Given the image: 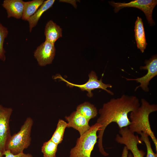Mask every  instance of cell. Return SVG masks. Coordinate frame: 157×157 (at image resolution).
Returning a JSON list of instances; mask_svg holds the SVG:
<instances>
[{
  "mask_svg": "<svg viewBox=\"0 0 157 157\" xmlns=\"http://www.w3.org/2000/svg\"><path fill=\"white\" fill-rule=\"evenodd\" d=\"M140 105L136 96L124 94L120 97L111 99L99 109L100 116L97 122L101 127L98 131V145L102 155L107 156L109 155L104 150L102 143L104 133L106 127L112 122L117 123L119 129L129 126L131 123L128 117L129 113L136 110Z\"/></svg>",
  "mask_w": 157,
  "mask_h": 157,
  "instance_id": "obj_1",
  "label": "cell"
},
{
  "mask_svg": "<svg viewBox=\"0 0 157 157\" xmlns=\"http://www.w3.org/2000/svg\"><path fill=\"white\" fill-rule=\"evenodd\" d=\"M141 104L135 110L131 112L130 124L128 126L132 133L140 135L142 132L147 133L153 141L157 151V140L152 131L149 120L150 114L157 110V104H150L144 99L141 100Z\"/></svg>",
  "mask_w": 157,
  "mask_h": 157,
  "instance_id": "obj_2",
  "label": "cell"
},
{
  "mask_svg": "<svg viewBox=\"0 0 157 157\" xmlns=\"http://www.w3.org/2000/svg\"><path fill=\"white\" fill-rule=\"evenodd\" d=\"M101 127L97 122L80 136L76 140V145L70 151L69 157H91V152L97 142V132Z\"/></svg>",
  "mask_w": 157,
  "mask_h": 157,
  "instance_id": "obj_3",
  "label": "cell"
},
{
  "mask_svg": "<svg viewBox=\"0 0 157 157\" xmlns=\"http://www.w3.org/2000/svg\"><path fill=\"white\" fill-rule=\"evenodd\" d=\"M33 123L31 118H26L19 131L11 136L6 145V150L17 154L23 152L24 149L27 148L31 144V132Z\"/></svg>",
  "mask_w": 157,
  "mask_h": 157,
  "instance_id": "obj_4",
  "label": "cell"
},
{
  "mask_svg": "<svg viewBox=\"0 0 157 157\" xmlns=\"http://www.w3.org/2000/svg\"><path fill=\"white\" fill-rule=\"evenodd\" d=\"M89 79L85 83L83 84H74L68 81L63 78L60 75L57 74L55 76L54 78H58L66 83L67 86L70 88L77 87L82 91H86L87 92V96L90 98L92 97L93 94L92 91L95 89H101L106 91L111 95H113L114 93L107 89L108 88H112V86L110 84H105L102 81L101 78L98 79L96 73L94 71H92L88 74Z\"/></svg>",
  "mask_w": 157,
  "mask_h": 157,
  "instance_id": "obj_5",
  "label": "cell"
},
{
  "mask_svg": "<svg viewBox=\"0 0 157 157\" xmlns=\"http://www.w3.org/2000/svg\"><path fill=\"white\" fill-rule=\"evenodd\" d=\"M109 3L113 7L115 13L126 7H133L141 10L144 13L149 23L151 26L155 24L152 18L153 10L157 4L156 0H135L128 3L116 2L109 1Z\"/></svg>",
  "mask_w": 157,
  "mask_h": 157,
  "instance_id": "obj_6",
  "label": "cell"
},
{
  "mask_svg": "<svg viewBox=\"0 0 157 157\" xmlns=\"http://www.w3.org/2000/svg\"><path fill=\"white\" fill-rule=\"evenodd\" d=\"M119 133L116 135L115 140L118 143L125 145L128 150H130L133 157H144L145 154L143 150H139L138 144H142L138 135H135L130 130L128 126L119 129Z\"/></svg>",
  "mask_w": 157,
  "mask_h": 157,
  "instance_id": "obj_7",
  "label": "cell"
},
{
  "mask_svg": "<svg viewBox=\"0 0 157 157\" xmlns=\"http://www.w3.org/2000/svg\"><path fill=\"white\" fill-rule=\"evenodd\" d=\"M145 65L141 66L140 70H147V73L144 76L136 78H125L128 81H135L137 83H140L139 85L136 87L135 90L136 91L139 87L146 92H148L149 88L148 87L150 81L157 75V56L154 55L152 56L149 60H146L144 62Z\"/></svg>",
  "mask_w": 157,
  "mask_h": 157,
  "instance_id": "obj_8",
  "label": "cell"
},
{
  "mask_svg": "<svg viewBox=\"0 0 157 157\" xmlns=\"http://www.w3.org/2000/svg\"><path fill=\"white\" fill-rule=\"evenodd\" d=\"M13 110L0 105V150L3 153L11 136L9 126L10 118Z\"/></svg>",
  "mask_w": 157,
  "mask_h": 157,
  "instance_id": "obj_9",
  "label": "cell"
},
{
  "mask_svg": "<svg viewBox=\"0 0 157 157\" xmlns=\"http://www.w3.org/2000/svg\"><path fill=\"white\" fill-rule=\"evenodd\" d=\"M54 44L45 40L36 48L34 56L39 65L44 66L52 63L55 56Z\"/></svg>",
  "mask_w": 157,
  "mask_h": 157,
  "instance_id": "obj_10",
  "label": "cell"
},
{
  "mask_svg": "<svg viewBox=\"0 0 157 157\" xmlns=\"http://www.w3.org/2000/svg\"><path fill=\"white\" fill-rule=\"evenodd\" d=\"M67 122V128L72 127L78 131L80 136L88 130L90 126L89 122L76 111H74L69 116L65 117Z\"/></svg>",
  "mask_w": 157,
  "mask_h": 157,
  "instance_id": "obj_11",
  "label": "cell"
},
{
  "mask_svg": "<svg viewBox=\"0 0 157 157\" xmlns=\"http://www.w3.org/2000/svg\"><path fill=\"white\" fill-rule=\"evenodd\" d=\"M24 2L22 0H4L2 5L6 10L8 18L19 19L23 15Z\"/></svg>",
  "mask_w": 157,
  "mask_h": 157,
  "instance_id": "obj_12",
  "label": "cell"
},
{
  "mask_svg": "<svg viewBox=\"0 0 157 157\" xmlns=\"http://www.w3.org/2000/svg\"><path fill=\"white\" fill-rule=\"evenodd\" d=\"M134 31L137 47L142 53H144L147 43L142 19L139 16L137 17L135 23Z\"/></svg>",
  "mask_w": 157,
  "mask_h": 157,
  "instance_id": "obj_13",
  "label": "cell"
},
{
  "mask_svg": "<svg viewBox=\"0 0 157 157\" xmlns=\"http://www.w3.org/2000/svg\"><path fill=\"white\" fill-rule=\"evenodd\" d=\"M44 35L45 40L53 44L62 36V29L52 20L47 22L45 26Z\"/></svg>",
  "mask_w": 157,
  "mask_h": 157,
  "instance_id": "obj_14",
  "label": "cell"
},
{
  "mask_svg": "<svg viewBox=\"0 0 157 157\" xmlns=\"http://www.w3.org/2000/svg\"><path fill=\"white\" fill-rule=\"evenodd\" d=\"M55 1L54 0L44 1L35 13L29 18L27 21L28 22L29 31L30 32L33 28L37 25L42 15L52 7Z\"/></svg>",
  "mask_w": 157,
  "mask_h": 157,
  "instance_id": "obj_15",
  "label": "cell"
},
{
  "mask_svg": "<svg viewBox=\"0 0 157 157\" xmlns=\"http://www.w3.org/2000/svg\"><path fill=\"white\" fill-rule=\"evenodd\" d=\"M77 112L88 121L96 117L98 112L96 107L89 102L86 101L78 105L76 108Z\"/></svg>",
  "mask_w": 157,
  "mask_h": 157,
  "instance_id": "obj_16",
  "label": "cell"
},
{
  "mask_svg": "<svg viewBox=\"0 0 157 157\" xmlns=\"http://www.w3.org/2000/svg\"><path fill=\"white\" fill-rule=\"evenodd\" d=\"M44 1V0H33L25 1L24 12L22 19L23 20L28 21L29 18L35 13Z\"/></svg>",
  "mask_w": 157,
  "mask_h": 157,
  "instance_id": "obj_17",
  "label": "cell"
},
{
  "mask_svg": "<svg viewBox=\"0 0 157 157\" xmlns=\"http://www.w3.org/2000/svg\"><path fill=\"white\" fill-rule=\"evenodd\" d=\"M67 123L63 119H59L56 128L50 139L58 144L63 140L65 129L67 128Z\"/></svg>",
  "mask_w": 157,
  "mask_h": 157,
  "instance_id": "obj_18",
  "label": "cell"
},
{
  "mask_svg": "<svg viewBox=\"0 0 157 157\" xmlns=\"http://www.w3.org/2000/svg\"><path fill=\"white\" fill-rule=\"evenodd\" d=\"M58 144L51 139L44 142L41 147V151L44 157H56Z\"/></svg>",
  "mask_w": 157,
  "mask_h": 157,
  "instance_id": "obj_19",
  "label": "cell"
},
{
  "mask_svg": "<svg viewBox=\"0 0 157 157\" xmlns=\"http://www.w3.org/2000/svg\"><path fill=\"white\" fill-rule=\"evenodd\" d=\"M8 31L7 28L0 22V59L4 61L6 60V51L3 48L5 38L7 37Z\"/></svg>",
  "mask_w": 157,
  "mask_h": 157,
  "instance_id": "obj_20",
  "label": "cell"
},
{
  "mask_svg": "<svg viewBox=\"0 0 157 157\" xmlns=\"http://www.w3.org/2000/svg\"><path fill=\"white\" fill-rule=\"evenodd\" d=\"M140 140L142 142H144L146 147L147 154L146 157H157V154L155 153L153 151L149 138V135L147 133L142 132L141 134Z\"/></svg>",
  "mask_w": 157,
  "mask_h": 157,
  "instance_id": "obj_21",
  "label": "cell"
},
{
  "mask_svg": "<svg viewBox=\"0 0 157 157\" xmlns=\"http://www.w3.org/2000/svg\"><path fill=\"white\" fill-rule=\"evenodd\" d=\"M3 154L5 157H33L31 154H25L23 152L17 154H14L10 151L6 150L3 153Z\"/></svg>",
  "mask_w": 157,
  "mask_h": 157,
  "instance_id": "obj_22",
  "label": "cell"
},
{
  "mask_svg": "<svg viewBox=\"0 0 157 157\" xmlns=\"http://www.w3.org/2000/svg\"><path fill=\"white\" fill-rule=\"evenodd\" d=\"M128 153L126 152L122 153V157H128Z\"/></svg>",
  "mask_w": 157,
  "mask_h": 157,
  "instance_id": "obj_23",
  "label": "cell"
},
{
  "mask_svg": "<svg viewBox=\"0 0 157 157\" xmlns=\"http://www.w3.org/2000/svg\"><path fill=\"white\" fill-rule=\"evenodd\" d=\"M128 157H133V156L131 153H129V154H128Z\"/></svg>",
  "mask_w": 157,
  "mask_h": 157,
  "instance_id": "obj_24",
  "label": "cell"
},
{
  "mask_svg": "<svg viewBox=\"0 0 157 157\" xmlns=\"http://www.w3.org/2000/svg\"><path fill=\"white\" fill-rule=\"evenodd\" d=\"M3 153L0 150V157H3Z\"/></svg>",
  "mask_w": 157,
  "mask_h": 157,
  "instance_id": "obj_25",
  "label": "cell"
}]
</instances>
